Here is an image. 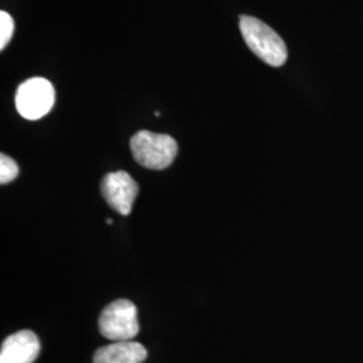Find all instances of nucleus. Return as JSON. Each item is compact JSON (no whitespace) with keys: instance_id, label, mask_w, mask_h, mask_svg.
I'll use <instances>...</instances> for the list:
<instances>
[{"instance_id":"1","label":"nucleus","mask_w":363,"mask_h":363,"mask_svg":"<svg viewBox=\"0 0 363 363\" xmlns=\"http://www.w3.org/2000/svg\"><path fill=\"white\" fill-rule=\"evenodd\" d=\"M240 30L247 48L265 64L280 67L288 60L286 42L262 21L253 16H240Z\"/></svg>"},{"instance_id":"2","label":"nucleus","mask_w":363,"mask_h":363,"mask_svg":"<svg viewBox=\"0 0 363 363\" xmlns=\"http://www.w3.org/2000/svg\"><path fill=\"white\" fill-rule=\"evenodd\" d=\"M130 150L135 160L150 169H164L178 155V144L174 138L150 130H139L130 139Z\"/></svg>"},{"instance_id":"3","label":"nucleus","mask_w":363,"mask_h":363,"mask_svg":"<svg viewBox=\"0 0 363 363\" xmlns=\"http://www.w3.org/2000/svg\"><path fill=\"white\" fill-rule=\"evenodd\" d=\"M99 327L101 335L112 342L132 340L139 334L136 306L124 298L111 303L101 312Z\"/></svg>"},{"instance_id":"4","label":"nucleus","mask_w":363,"mask_h":363,"mask_svg":"<svg viewBox=\"0 0 363 363\" xmlns=\"http://www.w3.org/2000/svg\"><path fill=\"white\" fill-rule=\"evenodd\" d=\"M55 103V91L46 78L34 77L19 85L15 94V105L19 115L27 120L46 116Z\"/></svg>"},{"instance_id":"5","label":"nucleus","mask_w":363,"mask_h":363,"mask_svg":"<svg viewBox=\"0 0 363 363\" xmlns=\"http://www.w3.org/2000/svg\"><path fill=\"white\" fill-rule=\"evenodd\" d=\"M101 193L109 208L121 216H128L139 193L138 183L128 172H109L101 182Z\"/></svg>"},{"instance_id":"6","label":"nucleus","mask_w":363,"mask_h":363,"mask_svg":"<svg viewBox=\"0 0 363 363\" xmlns=\"http://www.w3.org/2000/svg\"><path fill=\"white\" fill-rule=\"evenodd\" d=\"M39 351L38 337L30 330H23L3 342L0 363H33L38 358Z\"/></svg>"},{"instance_id":"7","label":"nucleus","mask_w":363,"mask_h":363,"mask_svg":"<svg viewBox=\"0 0 363 363\" xmlns=\"http://www.w3.org/2000/svg\"><path fill=\"white\" fill-rule=\"evenodd\" d=\"M147 359V350L143 345L124 340L113 342L94 352L93 363H143Z\"/></svg>"},{"instance_id":"8","label":"nucleus","mask_w":363,"mask_h":363,"mask_svg":"<svg viewBox=\"0 0 363 363\" xmlns=\"http://www.w3.org/2000/svg\"><path fill=\"white\" fill-rule=\"evenodd\" d=\"M19 174V167L13 157L1 154L0 155V183L7 184L16 179Z\"/></svg>"},{"instance_id":"9","label":"nucleus","mask_w":363,"mask_h":363,"mask_svg":"<svg viewBox=\"0 0 363 363\" xmlns=\"http://www.w3.org/2000/svg\"><path fill=\"white\" fill-rule=\"evenodd\" d=\"M13 19L6 11L0 13V49L4 50L13 35Z\"/></svg>"},{"instance_id":"10","label":"nucleus","mask_w":363,"mask_h":363,"mask_svg":"<svg viewBox=\"0 0 363 363\" xmlns=\"http://www.w3.org/2000/svg\"><path fill=\"white\" fill-rule=\"evenodd\" d=\"M106 223H108V225H112V223H113V220H109V218H108V220H106Z\"/></svg>"}]
</instances>
